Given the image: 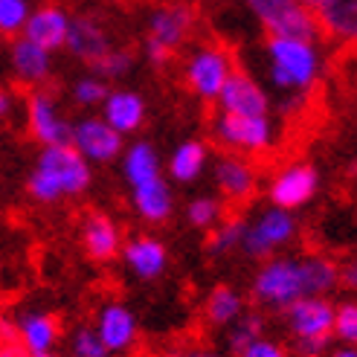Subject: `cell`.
<instances>
[{
    "label": "cell",
    "instance_id": "83f0119b",
    "mask_svg": "<svg viewBox=\"0 0 357 357\" xmlns=\"http://www.w3.org/2000/svg\"><path fill=\"white\" fill-rule=\"evenodd\" d=\"M241 236H244V218H221L209 229L206 250L212 256H229L233 250L241 247Z\"/></svg>",
    "mask_w": 357,
    "mask_h": 357
},
{
    "label": "cell",
    "instance_id": "30bf717a",
    "mask_svg": "<svg viewBox=\"0 0 357 357\" xmlns=\"http://www.w3.org/2000/svg\"><path fill=\"white\" fill-rule=\"evenodd\" d=\"M70 146L87 163H114L125 149V137L114 131L102 116H82L70 128Z\"/></svg>",
    "mask_w": 357,
    "mask_h": 357
},
{
    "label": "cell",
    "instance_id": "44dd1931",
    "mask_svg": "<svg viewBox=\"0 0 357 357\" xmlns=\"http://www.w3.org/2000/svg\"><path fill=\"white\" fill-rule=\"evenodd\" d=\"M15 337H17V343L29 351V357L47 354V351H56L59 337H61V326L52 314L29 311V314H21V319H17Z\"/></svg>",
    "mask_w": 357,
    "mask_h": 357
},
{
    "label": "cell",
    "instance_id": "603a6c76",
    "mask_svg": "<svg viewBox=\"0 0 357 357\" xmlns=\"http://www.w3.org/2000/svg\"><path fill=\"white\" fill-rule=\"evenodd\" d=\"M131 198H134V209L142 221L149 224H163L172 218V209H174V198H172V189L169 181L163 174L154 177V181L134 186L131 189Z\"/></svg>",
    "mask_w": 357,
    "mask_h": 357
},
{
    "label": "cell",
    "instance_id": "7c38bea8",
    "mask_svg": "<svg viewBox=\"0 0 357 357\" xmlns=\"http://www.w3.org/2000/svg\"><path fill=\"white\" fill-rule=\"evenodd\" d=\"M221 114L236 116H271V96L264 87L247 73V70H233L229 79L215 96Z\"/></svg>",
    "mask_w": 357,
    "mask_h": 357
},
{
    "label": "cell",
    "instance_id": "7bdbcfd3",
    "mask_svg": "<svg viewBox=\"0 0 357 357\" xmlns=\"http://www.w3.org/2000/svg\"><path fill=\"white\" fill-rule=\"evenodd\" d=\"M35 357H59L56 351H47V354H35Z\"/></svg>",
    "mask_w": 357,
    "mask_h": 357
},
{
    "label": "cell",
    "instance_id": "d6986e66",
    "mask_svg": "<svg viewBox=\"0 0 357 357\" xmlns=\"http://www.w3.org/2000/svg\"><path fill=\"white\" fill-rule=\"evenodd\" d=\"M12 73L21 84H29V87H38L44 84L50 76H52V52L38 47L35 41L17 35L15 44H12Z\"/></svg>",
    "mask_w": 357,
    "mask_h": 357
},
{
    "label": "cell",
    "instance_id": "2e32d148",
    "mask_svg": "<svg viewBox=\"0 0 357 357\" xmlns=\"http://www.w3.org/2000/svg\"><path fill=\"white\" fill-rule=\"evenodd\" d=\"M96 334L99 340L105 343L111 354H119V351H128L134 343H137V317L131 314L128 305H122V302H108V305H102L99 317H96Z\"/></svg>",
    "mask_w": 357,
    "mask_h": 357
},
{
    "label": "cell",
    "instance_id": "6da1fadb",
    "mask_svg": "<svg viewBox=\"0 0 357 357\" xmlns=\"http://www.w3.org/2000/svg\"><path fill=\"white\" fill-rule=\"evenodd\" d=\"M340 288V264L328 256L276 253L256 271L250 294L261 308L284 311L302 296H331Z\"/></svg>",
    "mask_w": 357,
    "mask_h": 357
},
{
    "label": "cell",
    "instance_id": "4dcf8cb0",
    "mask_svg": "<svg viewBox=\"0 0 357 357\" xmlns=\"http://www.w3.org/2000/svg\"><path fill=\"white\" fill-rule=\"evenodd\" d=\"M186 218H189L192 227H198V229H212L224 218V201L212 198V195H201V198L189 201Z\"/></svg>",
    "mask_w": 357,
    "mask_h": 357
},
{
    "label": "cell",
    "instance_id": "cb8c5ba5",
    "mask_svg": "<svg viewBox=\"0 0 357 357\" xmlns=\"http://www.w3.org/2000/svg\"><path fill=\"white\" fill-rule=\"evenodd\" d=\"M317 21L323 35H328L331 41L349 44L357 38V0H337L328 9L317 12Z\"/></svg>",
    "mask_w": 357,
    "mask_h": 357
},
{
    "label": "cell",
    "instance_id": "74e56055",
    "mask_svg": "<svg viewBox=\"0 0 357 357\" xmlns=\"http://www.w3.org/2000/svg\"><path fill=\"white\" fill-rule=\"evenodd\" d=\"M340 288H349V291L357 288V264L354 261L340 264Z\"/></svg>",
    "mask_w": 357,
    "mask_h": 357
},
{
    "label": "cell",
    "instance_id": "ac0fdd59",
    "mask_svg": "<svg viewBox=\"0 0 357 357\" xmlns=\"http://www.w3.org/2000/svg\"><path fill=\"white\" fill-rule=\"evenodd\" d=\"M119 253H122L125 264H128V271L137 279H146V282L163 276L166 267H169V250H166V244L151 238V236L131 238L128 244H122Z\"/></svg>",
    "mask_w": 357,
    "mask_h": 357
},
{
    "label": "cell",
    "instance_id": "1f68e13d",
    "mask_svg": "<svg viewBox=\"0 0 357 357\" xmlns=\"http://www.w3.org/2000/svg\"><path fill=\"white\" fill-rule=\"evenodd\" d=\"M29 12H32L29 0H0V35H6V38L21 35Z\"/></svg>",
    "mask_w": 357,
    "mask_h": 357
},
{
    "label": "cell",
    "instance_id": "52a82bcc",
    "mask_svg": "<svg viewBox=\"0 0 357 357\" xmlns=\"http://www.w3.org/2000/svg\"><path fill=\"white\" fill-rule=\"evenodd\" d=\"M299 233V224L294 218V212L279 209V206H267L261 209L253 221H244V236L241 247L250 259H271L282 253Z\"/></svg>",
    "mask_w": 357,
    "mask_h": 357
},
{
    "label": "cell",
    "instance_id": "4fadbf2b",
    "mask_svg": "<svg viewBox=\"0 0 357 357\" xmlns=\"http://www.w3.org/2000/svg\"><path fill=\"white\" fill-rule=\"evenodd\" d=\"M26 125H29V134L38 139L41 146H70V128H73V122L64 116L56 96H50L47 91L29 93Z\"/></svg>",
    "mask_w": 357,
    "mask_h": 357
},
{
    "label": "cell",
    "instance_id": "ba28073f",
    "mask_svg": "<svg viewBox=\"0 0 357 357\" xmlns=\"http://www.w3.org/2000/svg\"><path fill=\"white\" fill-rule=\"evenodd\" d=\"M247 6L267 35H284V38L305 41L323 38L317 15L302 6L299 0H247Z\"/></svg>",
    "mask_w": 357,
    "mask_h": 357
},
{
    "label": "cell",
    "instance_id": "d4e9b609",
    "mask_svg": "<svg viewBox=\"0 0 357 357\" xmlns=\"http://www.w3.org/2000/svg\"><path fill=\"white\" fill-rule=\"evenodd\" d=\"M122 174L131 189L160 177V157L151 142H134V146L122 149Z\"/></svg>",
    "mask_w": 357,
    "mask_h": 357
},
{
    "label": "cell",
    "instance_id": "3957f363",
    "mask_svg": "<svg viewBox=\"0 0 357 357\" xmlns=\"http://www.w3.org/2000/svg\"><path fill=\"white\" fill-rule=\"evenodd\" d=\"M264 73L276 91L288 96H305L323 76V50L319 41L267 35L264 41Z\"/></svg>",
    "mask_w": 357,
    "mask_h": 357
},
{
    "label": "cell",
    "instance_id": "836d02e7",
    "mask_svg": "<svg viewBox=\"0 0 357 357\" xmlns=\"http://www.w3.org/2000/svg\"><path fill=\"white\" fill-rule=\"evenodd\" d=\"M70 357H111V351L105 349L93 326H79L70 334Z\"/></svg>",
    "mask_w": 357,
    "mask_h": 357
},
{
    "label": "cell",
    "instance_id": "e0dca14e",
    "mask_svg": "<svg viewBox=\"0 0 357 357\" xmlns=\"http://www.w3.org/2000/svg\"><path fill=\"white\" fill-rule=\"evenodd\" d=\"M67 26H70V15L64 6L59 3H44L38 9H32L26 24H24V38L35 41L38 47L56 52L64 47V38H67Z\"/></svg>",
    "mask_w": 357,
    "mask_h": 357
},
{
    "label": "cell",
    "instance_id": "9a60e30c",
    "mask_svg": "<svg viewBox=\"0 0 357 357\" xmlns=\"http://www.w3.org/2000/svg\"><path fill=\"white\" fill-rule=\"evenodd\" d=\"M212 177L227 204H247L259 189V172L247 157L227 151L215 160L212 166Z\"/></svg>",
    "mask_w": 357,
    "mask_h": 357
},
{
    "label": "cell",
    "instance_id": "7402d4cb",
    "mask_svg": "<svg viewBox=\"0 0 357 357\" xmlns=\"http://www.w3.org/2000/svg\"><path fill=\"white\" fill-rule=\"evenodd\" d=\"M82 247L93 261H114L122 250V233L108 215L91 212L82 221Z\"/></svg>",
    "mask_w": 357,
    "mask_h": 357
},
{
    "label": "cell",
    "instance_id": "f35d334b",
    "mask_svg": "<svg viewBox=\"0 0 357 357\" xmlns=\"http://www.w3.org/2000/svg\"><path fill=\"white\" fill-rule=\"evenodd\" d=\"M299 3H302V6H305V9H311V12L317 15V12H323V9H328L331 3H337V0H299Z\"/></svg>",
    "mask_w": 357,
    "mask_h": 357
},
{
    "label": "cell",
    "instance_id": "8fae6325",
    "mask_svg": "<svg viewBox=\"0 0 357 357\" xmlns=\"http://www.w3.org/2000/svg\"><path fill=\"white\" fill-rule=\"evenodd\" d=\"M114 44L108 26L99 15L93 12H79L70 15V26H67V38H64V50L73 59H79L82 64H96L105 52H108Z\"/></svg>",
    "mask_w": 357,
    "mask_h": 357
},
{
    "label": "cell",
    "instance_id": "7a4b0ae2",
    "mask_svg": "<svg viewBox=\"0 0 357 357\" xmlns=\"http://www.w3.org/2000/svg\"><path fill=\"white\" fill-rule=\"evenodd\" d=\"M91 163L73 146H44L26 181V192L38 204H61L82 198L91 189Z\"/></svg>",
    "mask_w": 357,
    "mask_h": 357
},
{
    "label": "cell",
    "instance_id": "f546056e",
    "mask_svg": "<svg viewBox=\"0 0 357 357\" xmlns=\"http://www.w3.org/2000/svg\"><path fill=\"white\" fill-rule=\"evenodd\" d=\"M134 70V52L131 50H122V47H111L105 56L96 61V64H91V73H96V76H102L105 82L108 79H125Z\"/></svg>",
    "mask_w": 357,
    "mask_h": 357
},
{
    "label": "cell",
    "instance_id": "f1b7e54d",
    "mask_svg": "<svg viewBox=\"0 0 357 357\" xmlns=\"http://www.w3.org/2000/svg\"><path fill=\"white\" fill-rule=\"evenodd\" d=\"M227 349L238 354L244 346H250L256 340V337H261L264 331V317L261 314H253V311H244L238 319H233V323L227 326Z\"/></svg>",
    "mask_w": 357,
    "mask_h": 357
},
{
    "label": "cell",
    "instance_id": "8992f818",
    "mask_svg": "<svg viewBox=\"0 0 357 357\" xmlns=\"http://www.w3.org/2000/svg\"><path fill=\"white\" fill-rule=\"evenodd\" d=\"M212 137L227 151L241 157H256L273 149L276 128L271 116H236L218 111L215 119H212Z\"/></svg>",
    "mask_w": 357,
    "mask_h": 357
},
{
    "label": "cell",
    "instance_id": "ab89813d",
    "mask_svg": "<svg viewBox=\"0 0 357 357\" xmlns=\"http://www.w3.org/2000/svg\"><path fill=\"white\" fill-rule=\"evenodd\" d=\"M328 357H357V349H354V346H349V343H343L340 349H334Z\"/></svg>",
    "mask_w": 357,
    "mask_h": 357
},
{
    "label": "cell",
    "instance_id": "277c9868",
    "mask_svg": "<svg viewBox=\"0 0 357 357\" xmlns=\"http://www.w3.org/2000/svg\"><path fill=\"white\" fill-rule=\"evenodd\" d=\"M284 319H288V331L294 334L302 357H319L328 351V346L334 340L331 296H302L294 305L284 308Z\"/></svg>",
    "mask_w": 357,
    "mask_h": 357
},
{
    "label": "cell",
    "instance_id": "4316f807",
    "mask_svg": "<svg viewBox=\"0 0 357 357\" xmlns=\"http://www.w3.org/2000/svg\"><path fill=\"white\" fill-rule=\"evenodd\" d=\"M244 296L233 288V284H218V288H212L209 296H206V323L215 326V328H227L233 319H238L244 314Z\"/></svg>",
    "mask_w": 357,
    "mask_h": 357
},
{
    "label": "cell",
    "instance_id": "8d00e7d4",
    "mask_svg": "<svg viewBox=\"0 0 357 357\" xmlns=\"http://www.w3.org/2000/svg\"><path fill=\"white\" fill-rule=\"evenodd\" d=\"M0 357H29V351L17 343L15 328L0 323Z\"/></svg>",
    "mask_w": 357,
    "mask_h": 357
},
{
    "label": "cell",
    "instance_id": "60d3db41",
    "mask_svg": "<svg viewBox=\"0 0 357 357\" xmlns=\"http://www.w3.org/2000/svg\"><path fill=\"white\" fill-rule=\"evenodd\" d=\"M186 357H221V354L212 349H192V351H186Z\"/></svg>",
    "mask_w": 357,
    "mask_h": 357
},
{
    "label": "cell",
    "instance_id": "484cf974",
    "mask_svg": "<svg viewBox=\"0 0 357 357\" xmlns=\"http://www.w3.org/2000/svg\"><path fill=\"white\" fill-rule=\"evenodd\" d=\"M206 160H209V151L201 139H186L181 142L172 157H169V174H172V181L177 183H192V181H198V177L204 174L206 169Z\"/></svg>",
    "mask_w": 357,
    "mask_h": 357
},
{
    "label": "cell",
    "instance_id": "b9f144b4",
    "mask_svg": "<svg viewBox=\"0 0 357 357\" xmlns=\"http://www.w3.org/2000/svg\"><path fill=\"white\" fill-rule=\"evenodd\" d=\"M9 111V96L6 93H0V116H3Z\"/></svg>",
    "mask_w": 357,
    "mask_h": 357
},
{
    "label": "cell",
    "instance_id": "5b68a950",
    "mask_svg": "<svg viewBox=\"0 0 357 357\" xmlns=\"http://www.w3.org/2000/svg\"><path fill=\"white\" fill-rule=\"evenodd\" d=\"M195 29V9L186 3H166L157 6L149 15V26H146V59L154 67H163L172 61V56L181 47H186V41L192 38Z\"/></svg>",
    "mask_w": 357,
    "mask_h": 357
},
{
    "label": "cell",
    "instance_id": "9c48e42d",
    "mask_svg": "<svg viewBox=\"0 0 357 357\" xmlns=\"http://www.w3.org/2000/svg\"><path fill=\"white\" fill-rule=\"evenodd\" d=\"M236 70L233 52L221 44H201L189 52V59L183 61V82L189 91L204 99V102H215L218 91L229 73Z\"/></svg>",
    "mask_w": 357,
    "mask_h": 357
},
{
    "label": "cell",
    "instance_id": "e575fe53",
    "mask_svg": "<svg viewBox=\"0 0 357 357\" xmlns=\"http://www.w3.org/2000/svg\"><path fill=\"white\" fill-rule=\"evenodd\" d=\"M331 334L337 337L340 343L354 346L357 343V302L346 299L340 305H334V326Z\"/></svg>",
    "mask_w": 357,
    "mask_h": 357
},
{
    "label": "cell",
    "instance_id": "d6a6232c",
    "mask_svg": "<svg viewBox=\"0 0 357 357\" xmlns=\"http://www.w3.org/2000/svg\"><path fill=\"white\" fill-rule=\"evenodd\" d=\"M108 91H111V87H108V82H105L102 76H96V73L82 76L73 84V102L79 105V108H99L102 99L108 96Z\"/></svg>",
    "mask_w": 357,
    "mask_h": 357
},
{
    "label": "cell",
    "instance_id": "ffe728a7",
    "mask_svg": "<svg viewBox=\"0 0 357 357\" xmlns=\"http://www.w3.org/2000/svg\"><path fill=\"white\" fill-rule=\"evenodd\" d=\"M99 108H102V119L122 137L139 131L142 122H146V99L137 91H108Z\"/></svg>",
    "mask_w": 357,
    "mask_h": 357
},
{
    "label": "cell",
    "instance_id": "5bb4252c",
    "mask_svg": "<svg viewBox=\"0 0 357 357\" xmlns=\"http://www.w3.org/2000/svg\"><path fill=\"white\" fill-rule=\"evenodd\" d=\"M319 192V174L311 163H291L284 166L273 181H271V204L279 209H302L305 204H311Z\"/></svg>",
    "mask_w": 357,
    "mask_h": 357
},
{
    "label": "cell",
    "instance_id": "d590c367",
    "mask_svg": "<svg viewBox=\"0 0 357 357\" xmlns=\"http://www.w3.org/2000/svg\"><path fill=\"white\" fill-rule=\"evenodd\" d=\"M236 357H291L288 349L279 346L276 340H267V337H256L250 346H244Z\"/></svg>",
    "mask_w": 357,
    "mask_h": 357
}]
</instances>
